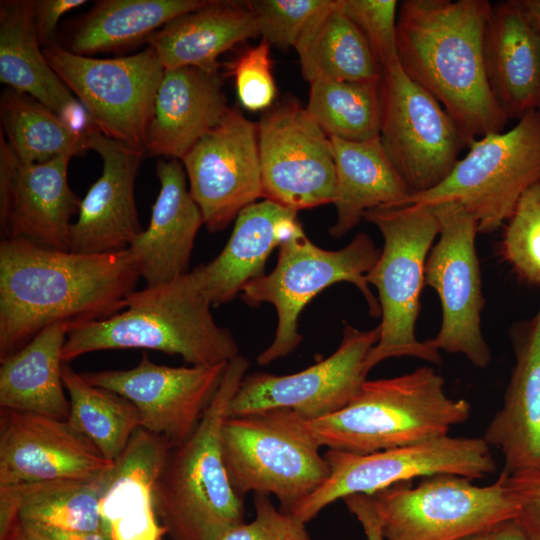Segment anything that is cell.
<instances>
[{"mask_svg": "<svg viewBox=\"0 0 540 540\" xmlns=\"http://www.w3.org/2000/svg\"><path fill=\"white\" fill-rule=\"evenodd\" d=\"M492 540H530V538L516 520H511L494 530Z\"/></svg>", "mask_w": 540, "mask_h": 540, "instance_id": "obj_47", "label": "cell"}, {"mask_svg": "<svg viewBox=\"0 0 540 540\" xmlns=\"http://www.w3.org/2000/svg\"><path fill=\"white\" fill-rule=\"evenodd\" d=\"M114 462L68 420L1 409L0 487L94 479L110 471Z\"/></svg>", "mask_w": 540, "mask_h": 540, "instance_id": "obj_20", "label": "cell"}, {"mask_svg": "<svg viewBox=\"0 0 540 540\" xmlns=\"http://www.w3.org/2000/svg\"><path fill=\"white\" fill-rule=\"evenodd\" d=\"M140 278L128 249L80 254L22 238L0 243V361L46 327L109 318Z\"/></svg>", "mask_w": 540, "mask_h": 540, "instance_id": "obj_1", "label": "cell"}, {"mask_svg": "<svg viewBox=\"0 0 540 540\" xmlns=\"http://www.w3.org/2000/svg\"><path fill=\"white\" fill-rule=\"evenodd\" d=\"M44 55L86 110L92 126L109 138L145 151V137L164 67L154 49L98 59L56 44Z\"/></svg>", "mask_w": 540, "mask_h": 540, "instance_id": "obj_12", "label": "cell"}, {"mask_svg": "<svg viewBox=\"0 0 540 540\" xmlns=\"http://www.w3.org/2000/svg\"><path fill=\"white\" fill-rule=\"evenodd\" d=\"M343 501L360 522L367 540H386L373 495L352 494L343 498Z\"/></svg>", "mask_w": 540, "mask_h": 540, "instance_id": "obj_45", "label": "cell"}, {"mask_svg": "<svg viewBox=\"0 0 540 540\" xmlns=\"http://www.w3.org/2000/svg\"><path fill=\"white\" fill-rule=\"evenodd\" d=\"M488 0H404L396 26L397 58L407 76L431 94L469 145L504 131L508 118L491 92L484 38Z\"/></svg>", "mask_w": 540, "mask_h": 540, "instance_id": "obj_2", "label": "cell"}, {"mask_svg": "<svg viewBox=\"0 0 540 540\" xmlns=\"http://www.w3.org/2000/svg\"><path fill=\"white\" fill-rule=\"evenodd\" d=\"M0 81L37 99L76 130L91 126L86 110L44 55L33 22L32 0L0 2Z\"/></svg>", "mask_w": 540, "mask_h": 540, "instance_id": "obj_28", "label": "cell"}, {"mask_svg": "<svg viewBox=\"0 0 540 540\" xmlns=\"http://www.w3.org/2000/svg\"><path fill=\"white\" fill-rule=\"evenodd\" d=\"M86 3V0H32L33 22L41 46L54 45L55 32L62 16Z\"/></svg>", "mask_w": 540, "mask_h": 540, "instance_id": "obj_44", "label": "cell"}, {"mask_svg": "<svg viewBox=\"0 0 540 540\" xmlns=\"http://www.w3.org/2000/svg\"><path fill=\"white\" fill-rule=\"evenodd\" d=\"M194 273L131 292L121 312L102 320L71 325L62 361L95 351L148 349L179 355L191 366L228 363L239 354L231 331L211 314Z\"/></svg>", "mask_w": 540, "mask_h": 540, "instance_id": "obj_3", "label": "cell"}, {"mask_svg": "<svg viewBox=\"0 0 540 540\" xmlns=\"http://www.w3.org/2000/svg\"><path fill=\"white\" fill-rule=\"evenodd\" d=\"M13 527L29 540H107L102 532L63 530L28 521L18 520Z\"/></svg>", "mask_w": 540, "mask_h": 540, "instance_id": "obj_46", "label": "cell"}, {"mask_svg": "<svg viewBox=\"0 0 540 540\" xmlns=\"http://www.w3.org/2000/svg\"><path fill=\"white\" fill-rule=\"evenodd\" d=\"M4 540H29L21 532H19L15 527H12L8 535Z\"/></svg>", "mask_w": 540, "mask_h": 540, "instance_id": "obj_49", "label": "cell"}, {"mask_svg": "<svg viewBox=\"0 0 540 540\" xmlns=\"http://www.w3.org/2000/svg\"><path fill=\"white\" fill-rule=\"evenodd\" d=\"M255 518L227 531L219 540H313L306 523L282 511L269 495L254 494Z\"/></svg>", "mask_w": 540, "mask_h": 540, "instance_id": "obj_42", "label": "cell"}, {"mask_svg": "<svg viewBox=\"0 0 540 540\" xmlns=\"http://www.w3.org/2000/svg\"><path fill=\"white\" fill-rule=\"evenodd\" d=\"M220 70L164 71L145 137V152L182 159L229 109Z\"/></svg>", "mask_w": 540, "mask_h": 540, "instance_id": "obj_25", "label": "cell"}, {"mask_svg": "<svg viewBox=\"0 0 540 540\" xmlns=\"http://www.w3.org/2000/svg\"><path fill=\"white\" fill-rule=\"evenodd\" d=\"M512 340L515 365L503 404L482 437L501 453L508 474L540 469V306Z\"/></svg>", "mask_w": 540, "mask_h": 540, "instance_id": "obj_24", "label": "cell"}, {"mask_svg": "<svg viewBox=\"0 0 540 540\" xmlns=\"http://www.w3.org/2000/svg\"><path fill=\"white\" fill-rule=\"evenodd\" d=\"M329 2L330 0L246 1L262 40L283 50L295 48L312 19Z\"/></svg>", "mask_w": 540, "mask_h": 540, "instance_id": "obj_39", "label": "cell"}, {"mask_svg": "<svg viewBox=\"0 0 540 540\" xmlns=\"http://www.w3.org/2000/svg\"><path fill=\"white\" fill-rule=\"evenodd\" d=\"M88 148L98 153L103 167L81 200L78 218L71 226L69 251L103 254L126 250L143 230L134 189L145 151L109 138L92 125Z\"/></svg>", "mask_w": 540, "mask_h": 540, "instance_id": "obj_21", "label": "cell"}, {"mask_svg": "<svg viewBox=\"0 0 540 540\" xmlns=\"http://www.w3.org/2000/svg\"><path fill=\"white\" fill-rule=\"evenodd\" d=\"M395 484L373 495L386 540H464L515 520L518 505L501 476L487 486L456 475Z\"/></svg>", "mask_w": 540, "mask_h": 540, "instance_id": "obj_10", "label": "cell"}, {"mask_svg": "<svg viewBox=\"0 0 540 540\" xmlns=\"http://www.w3.org/2000/svg\"><path fill=\"white\" fill-rule=\"evenodd\" d=\"M363 219L376 226L383 238L380 256L366 275L378 291L381 308L380 336L366 358L367 372L398 357L440 365V351L429 340L416 337L426 260L439 233L433 207L414 203L380 207L367 211Z\"/></svg>", "mask_w": 540, "mask_h": 540, "instance_id": "obj_6", "label": "cell"}, {"mask_svg": "<svg viewBox=\"0 0 540 540\" xmlns=\"http://www.w3.org/2000/svg\"><path fill=\"white\" fill-rule=\"evenodd\" d=\"M501 255L521 280L540 287V182L521 196L504 224Z\"/></svg>", "mask_w": 540, "mask_h": 540, "instance_id": "obj_38", "label": "cell"}, {"mask_svg": "<svg viewBox=\"0 0 540 540\" xmlns=\"http://www.w3.org/2000/svg\"><path fill=\"white\" fill-rule=\"evenodd\" d=\"M439 239L425 265V285L433 288L442 309L441 327L428 339L439 351L464 355L477 368H486L491 350L483 337L485 305L476 251V221L456 202L433 205Z\"/></svg>", "mask_w": 540, "mask_h": 540, "instance_id": "obj_14", "label": "cell"}, {"mask_svg": "<svg viewBox=\"0 0 540 540\" xmlns=\"http://www.w3.org/2000/svg\"><path fill=\"white\" fill-rule=\"evenodd\" d=\"M172 444L139 428L115 460L99 500L107 540H161L167 535L155 508V490Z\"/></svg>", "mask_w": 540, "mask_h": 540, "instance_id": "obj_22", "label": "cell"}, {"mask_svg": "<svg viewBox=\"0 0 540 540\" xmlns=\"http://www.w3.org/2000/svg\"><path fill=\"white\" fill-rule=\"evenodd\" d=\"M249 368L238 355L199 425L168 453L155 490L157 517L170 540H219L245 522L244 499L231 486L222 456L221 431Z\"/></svg>", "mask_w": 540, "mask_h": 540, "instance_id": "obj_4", "label": "cell"}, {"mask_svg": "<svg viewBox=\"0 0 540 540\" xmlns=\"http://www.w3.org/2000/svg\"><path fill=\"white\" fill-rule=\"evenodd\" d=\"M181 162L210 232L224 230L262 197L258 124L237 108L229 107Z\"/></svg>", "mask_w": 540, "mask_h": 540, "instance_id": "obj_17", "label": "cell"}, {"mask_svg": "<svg viewBox=\"0 0 540 540\" xmlns=\"http://www.w3.org/2000/svg\"><path fill=\"white\" fill-rule=\"evenodd\" d=\"M379 336V325L360 330L346 324L338 348L314 365L288 375L246 374L230 404L228 417L288 409L314 420L342 409L367 380L365 361Z\"/></svg>", "mask_w": 540, "mask_h": 540, "instance_id": "obj_16", "label": "cell"}, {"mask_svg": "<svg viewBox=\"0 0 540 540\" xmlns=\"http://www.w3.org/2000/svg\"><path fill=\"white\" fill-rule=\"evenodd\" d=\"M468 148L442 183L413 194L409 204L456 202L474 218L479 233H492L540 182V111L528 112L508 131L475 139Z\"/></svg>", "mask_w": 540, "mask_h": 540, "instance_id": "obj_9", "label": "cell"}, {"mask_svg": "<svg viewBox=\"0 0 540 540\" xmlns=\"http://www.w3.org/2000/svg\"><path fill=\"white\" fill-rule=\"evenodd\" d=\"M259 36L246 1L210 0L175 18L149 40L165 70L196 67L220 70L218 57L236 44Z\"/></svg>", "mask_w": 540, "mask_h": 540, "instance_id": "obj_29", "label": "cell"}, {"mask_svg": "<svg viewBox=\"0 0 540 540\" xmlns=\"http://www.w3.org/2000/svg\"><path fill=\"white\" fill-rule=\"evenodd\" d=\"M228 363L170 367L144 353L128 370L81 373L91 385L117 393L134 404L141 428L165 437L172 447L188 439L213 400Z\"/></svg>", "mask_w": 540, "mask_h": 540, "instance_id": "obj_18", "label": "cell"}, {"mask_svg": "<svg viewBox=\"0 0 540 540\" xmlns=\"http://www.w3.org/2000/svg\"><path fill=\"white\" fill-rule=\"evenodd\" d=\"M500 476L518 505L516 522L530 540H540V469L502 471Z\"/></svg>", "mask_w": 540, "mask_h": 540, "instance_id": "obj_43", "label": "cell"}, {"mask_svg": "<svg viewBox=\"0 0 540 540\" xmlns=\"http://www.w3.org/2000/svg\"><path fill=\"white\" fill-rule=\"evenodd\" d=\"M160 190L149 225L128 251L146 286L170 282L186 274L194 241L204 224L202 212L187 188L186 172L178 159L159 160Z\"/></svg>", "mask_w": 540, "mask_h": 540, "instance_id": "obj_23", "label": "cell"}, {"mask_svg": "<svg viewBox=\"0 0 540 540\" xmlns=\"http://www.w3.org/2000/svg\"><path fill=\"white\" fill-rule=\"evenodd\" d=\"M381 78L343 81L318 78L310 82L305 107L329 138L362 142L379 137Z\"/></svg>", "mask_w": 540, "mask_h": 540, "instance_id": "obj_37", "label": "cell"}, {"mask_svg": "<svg viewBox=\"0 0 540 540\" xmlns=\"http://www.w3.org/2000/svg\"><path fill=\"white\" fill-rule=\"evenodd\" d=\"M0 223L4 238L26 239L40 247L69 251L71 218L81 200L69 187L72 158L21 162L0 133Z\"/></svg>", "mask_w": 540, "mask_h": 540, "instance_id": "obj_19", "label": "cell"}, {"mask_svg": "<svg viewBox=\"0 0 540 540\" xmlns=\"http://www.w3.org/2000/svg\"><path fill=\"white\" fill-rule=\"evenodd\" d=\"M1 131L15 156L26 164L71 157L88 150V130L79 131L32 96L11 88L0 98Z\"/></svg>", "mask_w": 540, "mask_h": 540, "instance_id": "obj_35", "label": "cell"}, {"mask_svg": "<svg viewBox=\"0 0 540 540\" xmlns=\"http://www.w3.org/2000/svg\"><path fill=\"white\" fill-rule=\"evenodd\" d=\"M484 61L493 97L508 120L537 109L540 35L526 21L518 0L492 4Z\"/></svg>", "mask_w": 540, "mask_h": 540, "instance_id": "obj_27", "label": "cell"}, {"mask_svg": "<svg viewBox=\"0 0 540 540\" xmlns=\"http://www.w3.org/2000/svg\"><path fill=\"white\" fill-rule=\"evenodd\" d=\"M70 325L46 327L29 343L1 360L0 408L68 420L62 349Z\"/></svg>", "mask_w": 540, "mask_h": 540, "instance_id": "obj_31", "label": "cell"}, {"mask_svg": "<svg viewBox=\"0 0 540 540\" xmlns=\"http://www.w3.org/2000/svg\"><path fill=\"white\" fill-rule=\"evenodd\" d=\"M257 124L262 198L297 212L334 203L331 140L305 107L294 99L282 101Z\"/></svg>", "mask_w": 540, "mask_h": 540, "instance_id": "obj_15", "label": "cell"}, {"mask_svg": "<svg viewBox=\"0 0 540 540\" xmlns=\"http://www.w3.org/2000/svg\"><path fill=\"white\" fill-rule=\"evenodd\" d=\"M295 50L302 76L309 83L318 78L368 81L382 75L368 42L338 0H330L312 19Z\"/></svg>", "mask_w": 540, "mask_h": 540, "instance_id": "obj_34", "label": "cell"}, {"mask_svg": "<svg viewBox=\"0 0 540 540\" xmlns=\"http://www.w3.org/2000/svg\"><path fill=\"white\" fill-rule=\"evenodd\" d=\"M330 140L337 212L336 222L329 228L332 237H342L352 230L369 210L409 204L414 192L387 157L379 137L362 142Z\"/></svg>", "mask_w": 540, "mask_h": 540, "instance_id": "obj_30", "label": "cell"}, {"mask_svg": "<svg viewBox=\"0 0 540 540\" xmlns=\"http://www.w3.org/2000/svg\"><path fill=\"white\" fill-rule=\"evenodd\" d=\"M62 379L69 395L68 422L114 462L141 428L139 411L123 396L89 384L67 363L62 366Z\"/></svg>", "mask_w": 540, "mask_h": 540, "instance_id": "obj_36", "label": "cell"}, {"mask_svg": "<svg viewBox=\"0 0 540 540\" xmlns=\"http://www.w3.org/2000/svg\"><path fill=\"white\" fill-rule=\"evenodd\" d=\"M110 471L94 479L0 487V540L18 520L63 530L101 532L99 500Z\"/></svg>", "mask_w": 540, "mask_h": 540, "instance_id": "obj_32", "label": "cell"}, {"mask_svg": "<svg viewBox=\"0 0 540 540\" xmlns=\"http://www.w3.org/2000/svg\"><path fill=\"white\" fill-rule=\"evenodd\" d=\"M537 110L540 111V91H539V98H538Z\"/></svg>", "mask_w": 540, "mask_h": 540, "instance_id": "obj_51", "label": "cell"}, {"mask_svg": "<svg viewBox=\"0 0 540 540\" xmlns=\"http://www.w3.org/2000/svg\"><path fill=\"white\" fill-rule=\"evenodd\" d=\"M234 77L239 101L250 111L271 107L276 96L270 45L261 41L244 51L227 67Z\"/></svg>", "mask_w": 540, "mask_h": 540, "instance_id": "obj_41", "label": "cell"}, {"mask_svg": "<svg viewBox=\"0 0 540 540\" xmlns=\"http://www.w3.org/2000/svg\"><path fill=\"white\" fill-rule=\"evenodd\" d=\"M529 25L540 35V0H518Z\"/></svg>", "mask_w": 540, "mask_h": 540, "instance_id": "obj_48", "label": "cell"}, {"mask_svg": "<svg viewBox=\"0 0 540 540\" xmlns=\"http://www.w3.org/2000/svg\"><path fill=\"white\" fill-rule=\"evenodd\" d=\"M381 145L414 194L442 183L468 144L441 104L396 60L382 70Z\"/></svg>", "mask_w": 540, "mask_h": 540, "instance_id": "obj_13", "label": "cell"}, {"mask_svg": "<svg viewBox=\"0 0 540 540\" xmlns=\"http://www.w3.org/2000/svg\"><path fill=\"white\" fill-rule=\"evenodd\" d=\"M301 228L297 211L270 200L244 208L219 255L191 270L211 306L230 302L248 282L263 276L272 251Z\"/></svg>", "mask_w": 540, "mask_h": 540, "instance_id": "obj_26", "label": "cell"}, {"mask_svg": "<svg viewBox=\"0 0 540 540\" xmlns=\"http://www.w3.org/2000/svg\"><path fill=\"white\" fill-rule=\"evenodd\" d=\"M206 0H101L75 25L68 50L91 57L148 40L167 23Z\"/></svg>", "mask_w": 540, "mask_h": 540, "instance_id": "obj_33", "label": "cell"}, {"mask_svg": "<svg viewBox=\"0 0 540 540\" xmlns=\"http://www.w3.org/2000/svg\"><path fill=\"white\" fill-rule=\"evenodd\" d=\"M493 535H494V530L490 532L482 533L479 535H475V536L466 538L464 540H492Z\"/></svg>", "mask_w": 540, "mask_h": 540, "instance_id": "obj_50", "label": "cell"}, {"mask_svg": "<svg viewBox=\"0 0 540 540\" xmlns=\"http://www.w3.org/2000/svg\"><path fill=\"white\" fill-rule=\"evenodd\" d=\"M338 5L361 31L382 70L398 60L396 0H338Z\"/></svg>", "mask_w": 540, "mask_h": 540, "instance_id": "obj_40", "label": "cell"}, {"mask_svg": "<svg viewBox=\"0 0 540 540\" xmlns=\"http://www.w3.org/2000/svg\"><path fill=\"white\" fill-rule=\"evenodd\" d=\"M470 414V403L449 397L443 377L423 366L366 380L342 409L307 423L321 447L369 454L447 436Z\"/></svg>", "mask_w": 540, "mask_h": 540, "instance_id": "obj_5", "label": "cell"}, {"mask_svg": "<svg viewBox=\"0 0 540 540\" xmlns=\"http://www.w3.org/2000/svg\"><path fill=\"white\" fill-rule=\"evenodd\" d=\"M324 457L330 468L328 479L293 513L305 523L352 494L374 495L395 484L434 475L475 480L497 470L491 447L477 437L447 435L369 454L328 449Z\"/></svg>", "mask_w": 540, "mask_h": 540, "instance_id": "obj_11", "label": "cell"}, {"mask_svg": "<svg viewBox=\"0 0 540 540\" xmlns=\"http://www.w3.org/2000/svg\"><path fill=\"white\" fill-rule=\"evenodd\" d=\"M275 268L248 282L241 299L249 306L270 303L277 313L272 343L257 357L266 366L292 353L302 342L298 318L305 306L325 288L349 282L362 293L372 317L381 316L378 299L366 280L381 250L364 232L339 250H325L306 236L303 228L280 244Z\"/></svg>", "mask_w": 540, "mask_h": 540, "instance_id": "obj_8", "label": "cell"}, {"mask_svg": "<svg viewBox=\"0 0 540 540\" xmlns=\"http://www.w3.org/2000/svg\"><path fill=\"white\" fill-rule=\"evenodd\" d=\"M308 420L288 409L228 417L221 431L226 472L236 494L274 495L280 509L294 511L330 475Z\"/></svg>", "mask_w": 540, "mask_h": 540, "instance_id": "obj_7", "label": "cell"}]
</instances>
